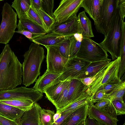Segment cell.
Segmentation results:
<instances>
[{
	"instance_id": "7a4b0ae2",
	"label": "cell",
	"mask_w": 125,
	"mask_h": 125,
	"mask_svg": "<svg viewBox=\"0 0 125 125\" xmlns=\"http://www.w3.org/2000/svg\"><path fill=\"white\" fill-rule=\"evenodd\" d=\"M23 56L22 84L26 87L33 83L40 74L41 64L45 57L44 49L40 45L32 42Z\"/></svg>"
},
{
	"instance_id": "d590c367",
	"label": "cell",
	"mask_w": 125,
	"mask_h": 125,
	"mask_svg": "<svg viewBox=\"0 0 125 125\" xmlns=\"http://www.w3.org/2000/svg\"><path fill=\"white\" fill-rule=\"evenodd\" d=\"M41 0V9L52 18L55 19L53 12L54 6V0Z\"/></svg>"
},
{
	"instance_id": "5bb4252c",
	"label": "cell",
	"mask_w": 125,
	"mask_h": 125,
	"mask_svg": "<svg viewBox=\"0 0 125 125\" xmlns=\"http://www.w3.org/2000/svg\"><path fill=\"white\" fill-rule=\"evenodd\" d=\"M42 108L37 103H34L30 109L25 112L21 118L22 125H41L40 112Z\"/></svg>"
},
{
	"instance_id": "836d02e7",
	"label": "cell",
	"mask_w": 125,
	"mask_h": 125,
	"mask_svg": "<svg viewBox=\"0 0 125 125\" xmlns=\"http://www.w3.org/2000/svg\"><path fill=\"white\" fill-rule=\"evenodd\" d=\"M28 16L32 21L41 27L48 32L45 24L38 12L31 7L28 11Z\"/></svg>"
},
{
	"instance_id": "5b68a950",
	"label": "cell",
	"mask_w": 125,
	"mask_h": 125,
	"mask_svg": "<svg viewBox=\"0 0 125 125\" xmlns=\"http://www.w3.org/2000/svg\"><path fill=\"white\" fill-rule=\"evenodd\" d=\"M0 25V43L8 44L12 39L17 27L16 13L8 3H4L1 12Z\"/></svg>"
},
{
	"instance_id": "3957f363",
	"label": "cell",
	"mask_w": 125,
	"mask_h": 125,
	"mask_svg": "<svg viewBox=\"0 0 125 125\" xmlns=\"http://www.w3.org/2000/svg\"><path fill=\"white\" fill-rule=\"evenodd\" d=\"M123 21L118 3L104 38L99 43L106 51L110 53L113 60L120 56Z\"/></svg>"
},
{
	"instance_id": "60d3db41",
	"label": "cell",
	"mask_w": 125,
	"mask_h": 125,
	"mask_svg": "<svg viewBox=\"0 0 125 125\" xmlns=\"http://www.w3.org/2000/svg\"><path fill=\"white\" fill-rule=\"evenodd\" d=\"M15 32L18 33L23 35L31 41L37 37L36 35L27 31L23 30L20 31H15Z\"/></svg>"
},
{
	"instance_id": "7c38bea8",
	"label": "cell",
	"mask_w": 125,
	"mask_h": 125,
	"mask_svg": "<svg viewBox=\"0 0 125 125\" xmlns=\"http://www.w3.org/2000/svg\"><path fill=\"white\" fill-rule=\"evenodd\" d=\"M79 22L77 15L61 23H55L51 32H55L65 36L81 34Z\"/></svg>"
},
{
	"instance_id": "1f68e13d",
	"label": "cell",
	"mask_w": 125,
	"mask_h": 125,
	"mask_svg": "<svg viewBox=\"0 0 125 125\" xmlns=\"http://www.w3.org/2000/svg\"><path fill=\"white\" fill-rule=\"evenodd\" d=\"M37 12L45 24L47 31L48 33H51L55 23V19L52 18L41 9Z\"/></svg>"
},
{
	"instance_id": "7402d4cb",
	"label": "cell",
	"mask_w": 125,
	"mask_h": 125,
	"mask_svg": "<svg viewBox=\"0 0 125 125\" xmlns=\"http://www.w3.org/2000/svg\"><path fill=\"white\" fill-rule=\"evenodd\" d=\"M25 111L0 102V115L8 119H20Z\"/></svg>"
},
{
	"instance_id": "d4e9b609",
	"label": "cell",
	"mask_w": 125,
	"mask_h": 125,
	"mask_svg": "<svg viewBox=\"0 0 125 125\" xmlns=\"http://www.w3.org/2000/svg\"><path fill=\"white\" fill-rule=\"evenodd\" d=\"M111 61V59H109L107 60L91 62L84 73L80 76L77 79H80L91 77L95 75Z\"/></svg>"
},
{
	"instance_id": "ffe728a7",
	"label": "cell",
	"mask_w": 125,
	"mask_h": 125,
	"mask_svg": "<svg viewBox=\"0 0 125 125\" xmlns=\"http://www.w3.org/2000/svg\"><path fill=\"white\" fill-rule=\"evenodd\" d=\"M69 81H57L47 87L44 93L46 97L52 104L56 100L62 91Z\"/></svg>"
},
{
	"instance_id": "4fadbf2b",
	"label": "cell",
	"mask_w": 125,
	"mask_h": 125,
	"mask_svg": "<svg viewBox=\"0 0 125 125\" xmlns=\"http://www.w3.org/2000/svg\"><path fill=\"white\" fill-rule=\"evenodd\" d=\"M88 117L92 118L102 125H117V116L112 115L105 109L98 108L90 104L87 111Z\"/></svg>"
},
{
	"instance_id": "603a6c76",
	"label": "cell",
	"mask_w": 125,
	"mask_h": 125,
	"mask_svg": "<svg viewBox=\"0 0 125 125\" xmlns=\"http://www.w3.org/2000/svg\"><path fill=\"white\" fill-rule=\"evenodd\" d=\"M92 97L87 90L71 104L58 113H65L74 111L79 107L87 104H90Z\"/></svg>"
},
{
	"instance_id": "74e56055",
	"label": "cell",
	"mask_w": 125,
	"mask_h": 125,
	"mask_svg": "<svg viewBox=\"0 0 125 125\" xmlns=\"http://www.w3.org/2000/svg\"><path fill=\"white\" fill-rule=\"evenodd\" d=\"M122 82L111 83L106 84L100 87L97 91L99 90L103 91L109 95L120 85Z\"/></svg>"
},
{
	"instance_id": "ba28073f",
	"label": "cell",
	"mask_w": 125,
	"mask_h": 125,
	"mask_svg": "<svg viewBox=\"0 0 125 125\" xmlns=\"http://www.w3.org/2000/svg\"><path fill=\"white\" fill-rule=\"evenodd\" d=\"M43 93L33 87L21 86L7 90H0V100L8 99H30L34 103L42 98Z\"/></svg>"
},
{
	"instance_id": "f35d334b",
	"label": "cell",
	"mask_w": 125,
	"mask_h": 125,
	"mask_svg": "<svg viewBox=\"0 0 125 125\" xmlns=\"http://www.w3.org/2000/svg\"><path fill=\"white\" fill-rule=\"evenodd\" d=\"M0 125H22L21 119L11 120L0 115Z\"/></svg>"
},
{
	"instance_id": "8992f818",
	"label": "cell",
	"mask_w": 125,
	"mask_h": 125,
	"mask_svg": "<svg viewBox=\"0 0 125 125\" xmlns=\"http://www.w3.org/2000/svg\"><path fill=\"white\" fill-rule=\"evenodd\" d=\"M107 52L100 44L90 38L83 37L76 57L90 62L109 59Z\"/></svg>"
},
{
	"instance_id": "bcb514c9",
	"label": "cell",
	"mask_w": 125,
	"mask_h": 125,
	"mask_svg": "<svg viewBox=\"0 0 125 125\" xmlns=\"http://www.w3.org/2000/svg\"><path fill=\"white\" fill-rule=\"evenodd\" d=\"M85 125H102L94 119L90 117L86 118L85 120Z\"/></svg>"
},
{
	"instance_id": "f1b7e54d",
	"label": "cell",
	"mask_w": 125,
	"mask_h": 125,
	"mask_svg": "<svg viewBox=\"0 0 125 125\" xmlns=\"http://www.w3.org/2000/svg\"><path fill=\"white\" fill-rule=\"evenodd\" d=\"M69 81L57 99L52 104L56 109V113H58L67 106V97L69 87Z\"/></svg>"
},
{
	"instance_id": "c3c4849f",
	"label": "cell",
	"mask_w": 125,
	"mask_h": 125,
	"mask_svg": "<svg viewBox=\"0 0 125 125\" xmlns=\"http://www.w3.org/2000/svg\"><path fill=\"white\" fill-rule=\"evenodd\" d=\"M85 120H84L81 121L77 125H85Z\"/></svg>"
},
{
	"instance_id": "f546056e",
	"label": "cell",
	"mask_w": 125,
	"mask_h": 125,
	"mask_svg": "<svg viewBox=\"0 0 125 125\" xmlns=\"http://www.w3.org/2000/svg\"><path fill=\"white\" fill-rule=\"evenodd\" d=\"M55 113L53 111L42 108L40 112L41 125H52L54 122L53 116Z\"/></svg>"
},
{
	"instance_id": "b9f144b4",
	"label": "cell",
	"mask_w": 125,
	"mask_h": 125,
	"mask_svg": "<svg viewBox=\"0 0 125 125\" xmlns=\"http://www.w3.org/2000/svg\"><path fill=\"white\" fill-rule=\"evenodd\" d=\"M118 6L122 20H124L125 16V0H119Z\"/></svg>"
},
{
	"instance_id": "6da1fadb",
	"label": "cell",
	"mask_w": 125,
	"mask_h": 125,
	"mask_svg": "<svg viewBox=\"0 0 125 125\" xmlns=\"http://www.w3.org/2000/svg\"><path fill=\"white\" fill-rule=\"evenodd\" d=\"M22 67L10 45L5 44L0 54V90L12 89L21 84Z\"/></svg>"
},
{
	"instance_id": "52a82bcc",
	"label": "cell",
	"mask_w": 125,
	"mask_h": 125,
	"mask_svg": "<svg viewBox=\"0 0 125 125\" xmlns=\"http://www.w3.org/2000/svg\"><path fill=\"white\" fill-rule=\"evenodd\" d=\"M119 0H103L99 20L94 23L97 31L105 36L110 27Z\"/></svg>"
},
{
	"instance_id": "f6af8a7d",
	"label": "cell",
	"mask_w": 125,
	"mask_h": 125,
	"mask_svg": "<svg viewBox=\"0 0 125 125\" xmlns=\"http://www.w3.org/2000/svg\"><path fill=\"white\" fill-rule=\"evenodd\" d=\"M110 101L106 100L96 103L94 105L96 107L100 109H105L109 104Z\"/></svg>"
},
{
	"instance_id": "2e32d148",
	"label": "cell",
	"mask_w": 125,
	"mask_h": 125,
	"mask_svg": "<svg viewBox=\"0 0 125 125\" xmlns=\"http://www.w3.org/2000/svg\"><path fill=\"white\" fill-rule=\"evenodd\" d=\"M69 81L67 106L75 101L88 88L79 79H72L69 80Z\"/></svg>"
},
{
	"instance_id": "e0dca14e",
	"label": "cell",
	"mask_w": 125,
	"mask_h": 125,
	"mask_svg": "<svg viewBox=\"0 0 125 125\" xmlns=\"http://www.w3.org/2000/svg\"><path fill=\"white\" fill-rule=\"evenodd\" d=\"M61 74L54 73L46 71L42 76H40L36 81L33 88L42 93L48 86L54 82L59 81Z\"/></svg>"
},
{
	"instance_id": "30bf717a",
	"label": "cell",
	"mask_w": 125,
	"mask_h": 125,
	"mask_svg": "<svg viewBox=\"0 0 125 125\" xmlns=\"http://www.w3.org/2000/svg\"><path fill=\"white\" fill-rule=\"evenodd\" d=\"M44 46L47 50L46 71L54 73L61 74L69 59L61 55L57 46Z\"/></svg>"
},
{
	"instance_id": "7bdbcfd3",
	"label": "cell",
	"mask_w": 125,
	"mask_h": 125,
	"mask_svg": "<svg viewBox=\"0 0 125 125\" xmlns=\"http://www.w3.org/2000/svg\"><path fill=\"white\" fill-rule=\"evenodd\" d=\"M96 75L91 77H85L79 79L84 85L88 87L94 81Z\"/></svg>"
},
{
	"instance_id": "9c48e42d",
	"label": "cell",
	"mask_w": 125,
	"mask_h": 125,
	"mask_svg": "<svg viewBox=\"0 0 125 125\" xmlns=\"http://www.w3.org/2000/svg\"><path fill=\"white\" fill-rule=\"evenodd\" d=\"M83 0H62L53 13L55 23H61L77 15Z\"/></svg>"
},
{
	"instance_id": "83f0119b",
	"label": "cell",
	"mask_w": 125,
	"mask_h": 125,
	"mask_svg": "<svg viewBox=\"0 0 125 125\" xmlns=\"http://www.w3.org/2000/svg\"><path fill=\"white\" fill-rule=\"evenodd\" d=\"M0 102L25 112L30 109L34 103L30 99H8L0 100Z\"/></svg>"
},
{
	"instance_id": "8fae6325",
	"label": "cell",
	"mask_w": 125,
	"mask_h": 125,
	"mask_svg": "<svg viewBox=\"0 0 125 125\" xmlns=\"http://www.w3.org/2000/svg\"><path fill=\"white\" fill-rule=\"evenodd\" d=\"M91 62L77 57L69 59L59 76V81L77 79L84 73Z\"/></svg>"
},
{
	"instance_id": "8d00e7d4",
	"label": "cell",
	"mask_w": 125,
	"mask_h": 125,
	"mask_svg": "<svg viewBox=\"0 0 125 125\" xmlns=\"http://www.w3.org/2000/svg\"><path fill=\"white\" fill-rule=\"evenodd\" d=\"M109 96L108 94H106L103 91H97L92 96L90 104H94L101 101L109 100Z\"/></svg>"
},
{
	"instance_id": "44dd1931",
	"label": "cell",
	"mask_w": 125,
	"mask_h": 125,
	"mask_svg": "<svg viewBox=\"0 0 125 125\" xmlns=\"http://www.w3.org/2000/svg\"><path fill=\"white\" fill-rule=\"evenodd\" d=\"M90 104H85L74 110L68 116L62 125H77L87 116L88 107Z\"/></svg>"
},
{
	"instance_id": "d6986e66",
	"label": "cell",
	"mask_w": 125,
	"mask_h": 125,
	"mask_svg": "<svg viewBox=\"0 0 125 125\" xmlns=\"http://www.w3.org/2000/svg\"><path fill=\"white\" fill-rule=\"evenodd\" d=\"M17 28L18 31H28L36 35L37 37L48 33L43 28L32 21L28 17L19 19Z\"/></svg>"
},
{
	"instance_id": "4dcf8cb0",
	"label": "cell",
	"mask_w": 125,
	"mask_h": 125,
	"mask_svg": "<svg viewBox=\"0 0 125 125\" xmlns=\"http://www.w3.org/2000/svg\"><path fill=\"white\" fill-rule=\"evenodd\" d=\"M69 38L70 45L69 59L76 57L82 41L76 39L73 35L69 36Z\"/></svg>"
},
{
	"instance_id": "681fc988",
	"label": "cell",
	"mask_w": 125,
	"mask_h": 125,
	"mask_svg": "<svg viewBox=\"0 0 125 125\" xmlns=\"http://www.w3.org/2000/svg\"><path fill=\"white\" fill-rule=\"evenodd\" d=\"M125 125V123H124V124L123 125Z\"/></svg>"
},
{
	"instance_id": "ab89813d",
	"label": "cell",
	"mask_w": 125,
	"mask_h": 125,
	"mask_svg": "<svg viewBox=\"0 0 125 125\" xmlns=\"http://www.w3.org/2000/svg\"><path fill=\"white\" fill-rule=\"evenodd\" d=\"M73 111L67 113H61V115L60 117L54 122L52 125H62L66 121L68 116Z\"/></svg>"
},
{
	"instance_id": "484cf974",
	"label": "cell",
	"mask_w": 125,
	"mask_h": 125,
	"mask_svg": "<svg viewBox=\"0 0 125 125\" xmlns=\"http://www.w3.org/2000/svg\"><path fill=\"white\" fill-rule=\"evenodd\" d=\"M16 12L19 19L28 17V14L31 7L30 0H15L11 6Z\"/></svg>"
},
{
	"instance_id": "ee69618b",
	"label": "cell",
	"mask_w": 125,
	"mask_h": 125,
	"mask_svg": "<svg viewBox=\"0 0 125 125\" xmlns=\"http://www.w3.org/2000/svg\"><path fill=\"white\" fill-rule=\"evenodd\" d=\"M31 7L38 11L41 8V0H30Z\"/></svg>"
},
{
	"instance_id": "277c9868",
	"label": "cell",
	"mask_w": 125,
	"mask_h": 125,
	"mask_svg": "<svg viewBox=\"0 0 125 125\" xmlns=\"http://www.w3.org/2000/svg\"><path fill=\"white\" fill-rule=\"evenodd\" d=\"M120 56L110 62L96 75L95 79L87 89L93 96L100 87L108 83L121 82L118 78Z\"/></svg>"
},
{
	"instance_id": "cb8c5ba5",
	"label": "cell",
	"mask_w": 125,
	"mask_h": 125,
	"mask_svg": "<svg viewBox=\"0 0 125 125\" xmlns=\"http://www.w3.org/2000/svg\"><path fill=\"white\" fill-rule=\"evenodd\" d=\"M77 17L80 24L81 34L83 37L90 38L94 37L91 21L86 16L84 11L80 12Z\"/></svg>"
},
{
	"instance_id": "d6a6232c",
	"label": "cell",
	"mask_w": 125,
	"mask_h": 125,
	"mask_svg": "<svg viewBox=\"0 0 125 125\" xmlns=\"http://www.w3.org/2000/svg\"><path fill=\"white\" fill-rule=\"evenodd\" d=\"M69 36L62 42L56 45L61 55L69 59V55L70 41Z\"/></svg>"
},
{
	"instance_id": "4316f807",
	"label": "cell",
	"mask_w": 125,
	"mask_h": 125,
	"mask_svg": "<svg viewBox=\"0 0 125 125\" xmlns=\"http://www.w3.org/2000/svg\"><path fill=\"white\" fill-rule=\"evenodd\" d=\"M105 109L114 116L125 115V104L123 99H116L110 101Z\"/></svg>"
},
{
	"instance_id": "7dc6e473",
	"label": "cell",
	"mask_w": 125,
	"mask_h": 125,
	"mask_svg": "<svg viewBox=\"0 0 125 125\" xmlns=\"http://www.w3.org/2000/svg\"><path fill=\"white\" fill-rule=\"evenodd\" d=\"M61 114L60 113H55L53 116V120L54 122L59 119L61 116Z\"/></svg>"
},
{
	"instance_id": "ac0fdd59",
	"label": "cell",
	"mask_w": 125,
	"mask_h": 125,
	"mask_svg": "<svg viewBox=\"0 0 125 125\" xmlns=\"http://www.w3.org/2000/svg\"><path fill=\"white\" fill-rule=\"evenodd\" d=\"M68 36L55 32H51L40 36L31 41L39 45L45 46L56 45Z\"/></svg>"
},
{
	"instance_id": "e575fe53",
	"label": "cell",
	"mask_w": 125,
	"mask_h": 125,
	"mask_svg": "<svg viewBox=\"0 0 125 125\" xmlns=\"http://www.w3.org/2000/svg\"><path fill=\"white\" fill-rule=\"evenodd\" d=\"M125 82H122L120 85L110 95L108 99L110 101L116 99H123L125 93Z\"/></svg>"
},
{
	"instance_id": "9a60e30c",
	"label": "cell",
	"mask_w": 125,
	"mask_h": 125,
	"mask_svg": "<svg viewBox=\"0 0 125 125\" xmlns=\"http://www.w3.org/2000/svg\"><path fill=\"white\" fill-rule=\"evenodd\" d=\"M103 0H83L81 5L94 21V23L98 21Z\"/></svg>"
}]
</instances>
